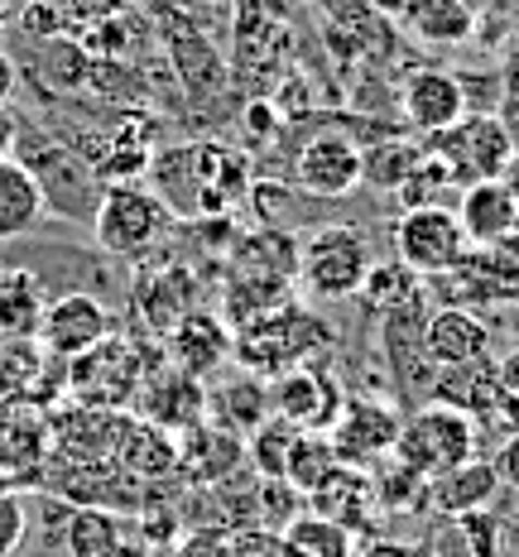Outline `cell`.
<instances>
[{
  "instance_id": "1",
  "label": "cell",
  "mask_w": 519,
  "mask_h": 557,
  "mask_svg": "<svg viewBox=\"0 0 519 557\" xmlns=\"http://www.w3.org/2000/svg\"><path fill=\"white\" fill-rule=\"evenodd\" d=\"M155 164V183L159 197L173 216L188 212V216H207V212H222L231 207L240 193H246V159L231 154V149L217 145H183L169 149V154L149 159Z\"/></svg>"
},
{
  "instance_id": "2",
  "label": "cell",
  "mask_w": 519,
  "mask_h": 557,
  "mask_svg": "<svg viewBox=\"0 0 519 557\" xmlns=\"http://www.w3.org/2000/svg\"><path fill=\"white\" fill-rule=\"evenodd\" d=\"M10 159L25 164V173L34 178V188H39L49 212L67 216V222H87L91 226V212H97V202H101V178L91 173V164L77 154V149H67L63 139L39 131L29 115H20L15 154Z\"/></svg>"
},
{
  "instance_id": "3",
  "label": "cell",
  "mask_w": 519,
  "mask_h": 557,
  "mask_svg": "<svg viewBox=\"0 0 519 557\" xmlns=\"http://www.w3.org/2000/svg\"><path fill=\"white\" fill-rule=\"evenodd\" d=\"M173 231V212L164 197L145 183H107L91 212V236L115 260H140Z\"/></svg>"
},
{
  "instance_id": "4",
  "label": "cell",
  "mask_w": 519,
  "mask_h": 557,
  "mask_svg": "<svg viewBox=\"0 0 519 557\" xmlns=\"http://www.w3.org/2000/svg\"><path fill=\"white\" fill-rule=\"evenodd\" d=\"M366 274H371V240L356 226L308 231L304 246L294 255V278L318 304H342V298L361 294Z\"/></svg>"
},
{
  "instance_id": "5",
  "label": "cell",
  "mask_w": 519,
  "mask_h": 557,
  "mask_svg": "<svg viewBox=\"0 0 519 557\" xmlns=\"http://www.w3.org/2000/svg\"><path fill=\"white\" fill-rule=\"evenodd\" d=\"M477 423L467 413L447 409V404H423L413 409V418L399 423V443H395V457L409 467L413 475L433 481V475H447L467 461H477Z\"/></svg>"
},
{
  "instance_id": "6",
  "label": "cell",
  "mask_w": 519,
  "mask_h": 557,
  "mask_svg": "<svg viewBox=\"0 0 519 557\" xmlns=\"http://www.w3.org/2000/svg\"><path fill=\"white\" fill-rule=\"evenodd\" d=\"M423 149L453 173L457 188L495 183L515 164V149H510V139H505V125L495 111H467L457 125H447L443 135L423 139Z\"/></svg>"
},
{
  "instance_id": "7",
  "label": "cell",
  "mask_w": 519,
  "mask_h": 557,
  "mask_svg": "<svg viewBox=\"0 0 519 557\" xmlns=\"http://www.w3.org/2000/svg\"><path fill=\"white\" fill-rule=\"evenodd\" d=\"M328 342H332V332L322 327V318L298 312V308H280V312H270V318L240 327V336L231 342V356H236L240 366L264 370V375L280 380L288 370H298V361H304L308 351H322Z\"/></svg>"
},
{
  "instance_id": "8",
  "label": "cell",
  "mask_w": 519,
  "mask_h": 557,
  "mask_svg": "<svg viewBox=\"0 0 519 557\" xmlns=\"http://www.w3.org/2000/svg\"><path fill=\"white\" fill-rule=\"evenodd\" d=\"M471 240L453 207H413L395 222V260L413 278H443L467 260Z\"/></svg>"
},
{
  "instance_id": "9",
  "label": "cell",
  "mask_w": 519,
  "mask_h": 557,
  "mask_svg": "<svg viewBox=\"0 0 519 557\" xmlns=\"http://www.w3.org/2000/svg\"><path fill=\"white\" fill-rule=\"evenodd\" d=\"M67 385L91 409H121L125 399H135V389H145L140 356L131 351V342H121L111 332L101 346H91L77 361H67Z\"/></svg>"
},
{
  "instance_id": "10",
  "label": "cell",
  "mask_w": 519,
  "mask_h": 557,
  "mask_svg": "<svg viewBox=\"0 0 519 557\" xmlns=\"http://www.w3.org/2000/svg\"><path fill=\"white\" fill-rule=\"evenodd\" d=\"M399 423L404 418L390 409V404H375V399H346L342 413L332 418L328 437L332 457L342 467H356V471H371L375 461H385L399 443Z\"/></svg>"
},
{
  "instance_id": "11",
  "label": "cell",
  "mask_w": 519,
  "mask_h": 557,
  "mask_svg": "<svg viewBox=\"0 0 519 557\" xmlns=\"http://www.w3.org/2000/svg\"><path fill=\"white\" fill-rule=\"evenodd\" d=\"M366 149L356 145L351 135L342 131H318L304 139V149H298L294 159V183L304 188L308 197H322V202H332V197H351L361 188L366 178Z\"/></svg>"
},
{
  "instance_id": "12",
  "label": "cell",
  "mask_w": 519,
  "mask_h": 557,
  "mask_svg": "<svg viewBox=\"0 0 519 557\" xmlns=\"http://www.w3.org/2000/svg\"><path fill=\"white\" fill-rule=\"evenodd\" d=\"M399 111H404V125H409V131L433 139L471 111L467 83H461L457 73H447V67H413V73L399 83Z\"/></svg>"
},
{
  "instance_id": "13",
  "label": "cell",
  "mask_w": 519,
  "mask_h": 557,
  "mask_svg": "<svg viewBox=\"0 0 519 557\" xmlns=\"http://www.w3.org/2000/svg\"><path fill=\"white\" fill-rule=\"evenodd\" d=\"M115 318L101 298L91 294H63L44 308V322H39V342L49 356H63V361H77L83 351L101 346L111 336Z\"/></svg>"
},
{
  "instance_id": "14",
  "label": "cell",
  "mask_w": 519,
  "mask_h": 557,
  "mask_svg": "<svg viewBox=\"0 0 519 557\" xmlns=\"http://www.w3.org/2000/svg\"><path fill=\"white\" fill-rule=\"evenodd\" d=\"M419 351L433 370H457L471 361H491V327L471 308H437L419 327Z\"/></svg>"
},
{
  "instance_id": "15",
  "label": "cell",
  "mask_w": 519,
  "mask_h": 557,
  "mask_svg": "<svg viewBox=\"0 0 519 557\" xmlns=\"http://www.w3.org/2000/svg\"><path fill=\"white\" fill-rule=\"evenodd\" d=\"M342 385H332L328 375H318V370H288V375L274 380L270 389V409L274 418H284L288 428H298V433H328L332 418L342 413Z\"/></svg>"
},
{
  "instance_id": "16",
  "label": "cell",
  "mask_w": 519,
  "mask_h": 557,
  "mask_svg": "<svg viewBox=\"0 0 519 557\" xmlns=\"http://www.w3.org/2000/svg\"><path fill=\"white\" fill-rule=\"evenodd\" d=\"M453 212H457L461 231H467L471 250H501V246H510L515 231H519V202H515V193L505 188L501 178L461 188Z\"/></svg>"
},
{
  "instance_id": "17",
  "label": "cell",
  "mask_w": 519,
  "mask_h": 557,
  "mask_svg": "<svg viewBox=\"0 0 519 557\" xmlns=\"http://www.w3.org/2000/svg\"><path fill=\"white\" fill-rule=\"evenodd\" d=\"M443 278H457V298L447 308H471V304L510 308V304H519V255L510 246L467 250V260Z\"/></svg>"
},
{
  "instance_id": "18",
  "label": "cell",
  "mask_w": 519,
  "mask_h": 557,
  "mask_svg": "<svg viewBox=\"0 0 519 557\" xmlns=\"http://www.w3.org/2000/svg\"><path fill=\"white\" fill-rule=\"evenodd\" d=\"M231 342H236V336L222 327V318H212V312H183L169 327L173 370L188 380L212 375L222 361H231Z\"/></svg>"
},
{
  "instance_id": "19",
  "label": "cell",
  "mask_w": 519,
  "mask_h": 557,
  "mask_svg": "<svg viewBox=\"0 0 519 557\" xmlns=\"http://www.w3.org/2000/svg\"><path fill=\"white\" fill-rule=\"evenodd\" d=\"M429 557H501L505 529L491 509H471V515H437L429 539Z\"/></svg>"
},
{
  "instance_id": "20",
  "label": "cell",
  "mask_w": 519,
  "mask_h": 557,
  "mask_svg": "<svg viewBox=\"0 0 519 557\" xmlns=\"http://www.w3.org/2000/svg\"><path fill=\"white\" fill-rule=\"evenodd\" d=\"M501 495V475H495L491 457H477L467 467L433 475L429 481V509L433 515H471V509H491Z\"/></svg>"
},
{
  "instance_id": "21",
  "label": "cell",
  "mask_w": 519,
  "mask_h": 557,
  "mask_svg": "<svg viewBox=\"0 0 519 557\" xmlns=\"http://www.w3.org/2000/svg\"><path fill=\"white\" fill-rule=\"evenodd\" d=\"M49 308L34 270H0V342H34Z\"/></svg>"
},
{
  "instance_id": "22",
  "label": "cell",
  "mask_w": 519,
  "mask_h": 557,
  "mask_svg": "<svg viewBox=\"0 0 519 557\" xmlns=\"http://www.w3.org/2000/svg\"><path fill=\"white\" fill-rule=\"evenodd\" d=\"M44 216H49V207H44L25 164L20 159H0V246L34 236Z\"/></svg>"
},
{
  "instance_id": "23",
  "label": "cell",
  "mask_w": 519,
  "mask_h": 557,
  "mask_svg": "<svg viewBox=\"0 0 519 557\" xmlns=\"http://www.w3.org/2000/svg\"><path fill=\"white\" fill-rule=\"evenodd\" d=\"M280 553L284 557H356L361 539L351 529H342L337 519H322L313 509H304V515H294L280 529Z\"/></svg>"
},
{
  "instance_id": "24",
  "label": "cell",
  "mask_w": 519,
  "mask_h": 557,
  "mask_svg": "<svg viewBox=\"0 0 519 557\" xmlns=\"http://www.w3.org/2000/svg\"><path fill=\"white\" fill-rule=\"evenodd\" d=\"M404 29L419 44L447 49V44H467L477 34V10L467 0H413L409 15H404Z\"/></svg>"
},
{
  "instance_id": "25",
  "label": "cell",
  "mask_w": 519,
  "mask_h": 557,
  "mask_svg": "<svg viewBox=\"0 0 519 557\" xmlns=\"http://www.w3.org/2000/svg\"><path fill=\"white\" fill-rule=\"evenodd\" d=\"M67 557H121V519L101 505H83L67 515L63 529Z\"/></svg>"
},
{
  "instance_id": "26",
  "label": "cell",
  "mask_w": 519,
  "mask_h": 557,
  "mask_svg": "<svg viewBox=\"0 0 519 557\" xmlns=\"http://www.w3.org/2000/svg\"><path fill=\"white\" fill-rule=\"evenodd\" d=\"M395 197L404 212H413V207H453V197H461V188L453 183V173L423 149V159L409 169V178L395 188Z\"/></svg>"
},
{
  "instance_id": "27",
  "label": "cell",
  "mask_w": 519,
  "mask_h": 557,
  "mask_svg": "<svg viewBox=\"0 0 519 557\" xmlns=\"http://www.w3.org/2000/svg\"><path fill=\"white\" fill-rule=\"evenodd\" d=\"M413 284H419V278H413L409 270H404L399 260H371V274H366V284H361V298L366 304H371L375 312H399V308H409L413 304Z\"/></svg>"
},
{
  "instance_id": "28",
  "label": "cell",
  "mask_w": 519,
  "mask_h": 557,
  "mask_svg": "<svg viewBox=\"0 0 519 557\" xmlns=\"http://www.w3.org/2000/svg\"><path fill=\"white\" fill-rule=\"evenodd\" d=\"M34 375H39V346L34 342H0V404L15 399L20 389H29Z\"/></svg>"
},
{
  "instance_id": "29",
  "label": "cell",
  "mask_w": 519,
  "mask_h": 557,
  "mask_svg": "<svg viewBox=\"0 0 519 557\" xmlns=\"http://www.w3.org/2000/svg\"><path fill=\"white\" fill-rule=\"evenodd\" d=\"M298 428H288L284 418H274V423H264L256 428V461H260V471H270V475H284L288 467V457H294V443H298Z\"/></svg>"
},
{
  "instance_id": "30",
  "label": "cell",
  "mask_w": 519,
  "mask_h": 557,
  "mask_svg": "<svg viewBox=\"0 0 519 557\" xmlns=\"http://www.w3.org/2000/svg\"><path fill=\"white\" fill-rule=\"evenodd\" d=\"M67 25H73V20H67L63 0H29V5L20 10V29H25L34 44H44V39H63Z\"/></svg>"
},
{
  "instance_id": "31",
  "label": "cell",
  "mask_w": 519,
  "mask_h": 557,
  "mask_svg": "<svg viewBox=\"0 0 519 557\" xmlns=\"http://www.w3.org/2000/svg\"><path fill=\"white\" fill-rule=\"evenodd\" d=\"M25 533H29V509L15 491L0 485V557H15L25 548Z\"/></svg>"
},
{
  "instance_id": "32",
  "label": "cell",
  "mask_w": 519,
  "mask_h": 557,
  "mask_svg": "<svg viewBox=\"0 0 519 557\" xmlns=\"http://www.w3.org/2000/svg\"><path fill=\"white\" fill-rule=\"evenodd\" d=\"M125 5H131V0H63L73 25H101V20L125 15Z\"/></svg>"
},
{
  "instance_id": "33",
  "label": "cell",
  "mask_w": 519,
  "mask_h": 557,
  "mask_svg": "<svg viewBox=\"0 0 519 557\" xmlns=\"http://www.w3.org/2000/svg\"><path fill=\"white\" fill-rule=\"evenodd\" d=\"M491 467H495V475H501V491H515V495H519V433L501 437V447H495Z\"/></svg>"
},
{
  "instance_id": "34",
  "label": "cell",
  "mask_w": 519,
  "mask_h": 557,
  "mask_svg": "<svg viewBox=\"0 0 519 557\" xmlns=\"http://www.w3.org/2000/svg\"><path fill=\"white\" fill-rule=\"evenodd\" d=\"M20 91V63L0 49V107H10V97Z\"/></svg>"
},
{
  "instance_id": "35",
  "label": "cell",
  "mask_w": 519,
  "mask_h": 557,
  "mask_svg": "<svg viewBox=\"0 0 519 557\" xmlns=\"http://www.w3.org/2000/svg\"><path fill=\"white\" fill-rule=\"evenodd\" d=\"M495 115H501L505 139H510V149H515V159H519V91H510V97H505V107L495 111Z\"/></svg>"
},
{
  "instance_id": "36",
  "label": "cell",
  "mask_w": 519,
  "mask_h": 557,
  "mask_svg": "<svg viewBox=\"0 0 519 557\" xmlns=\"http://www.w3.org/2000/svg\"><path fill=\"white\" fill-rule=\"evenodd\" d=\"M15 135H20V111L15 107H0V159L15 154Z\"/></svg>"
},
{
  "instance_id": "37",
  "label": "cell",
  "mask_w": 519,
  "mask_h": 557,
  "mask_svg": "<svg viewBox=\"0 0 519 557\" xmlns=\"http://www.w3.org/2000/svg\"><path fill=\"white\" fill-rule=\"evenodd\" d=\"M409 5L413 0H366V10H371L375 20H399V25H404V15H409Z\"/></svg>"
},
{
  "instance_id": "38",
  "label": "cell",
  "mask_w": 519,
  "mask_h": 557,
  "mask_svg": "<svg viewBox=\"0 0 519 557\" xmlns=\"http://www.w3.org/2000/svg\"><path fill=\"white\" fill-rule=\"evenodd\" d=\"M495 366H501V385L510 389V394H519V346L505 356V361H495Z\"/></svg>"
},
{
  "instance_id": "39",
  "label": "cell",
  "mask_w": 519,
  "mask_h": 557,
  "mask_svg": "<svg viewBox=\"0 0 519 557\" xmlns=\"http://www.w3.org/2000/svg\"><path fill=\"white\" fill-rule=\"evenodd\" d=\"M10 25H15V10H10V0H0V44L10 39Z\"/></svg>"
},
{
  "instance_id": "40",
  "label": "cell",
  "mask_w": 519,
  "mask_h": 557,
  "mask_svg": "<svg viewBox=\"0 0 519 557\" xmlns=\"http://www.w3.org/2000/svg\"><path fill=\"white\" fill-rule=\"evenodd\" d=\"M501 183H505V188H510V193H515V202H519V159H515V164H510V169H505V178H501Z\"/></svg>"
},
{
  "instance_id": "41",
  "label": "cell",
  "mask_w": 519,
  "mask_h": 557,
  "mask_svg": "<svg viewBox=\"0 0 519 557\" xmlns=\"http://www.w3.org/2000/svg\"><path fill=\"white\" fill-rule=\"evenodd\" d=\"M510 250H515V255H519V231H515V240H510Z\"/></svg>"
}]
</instances>
